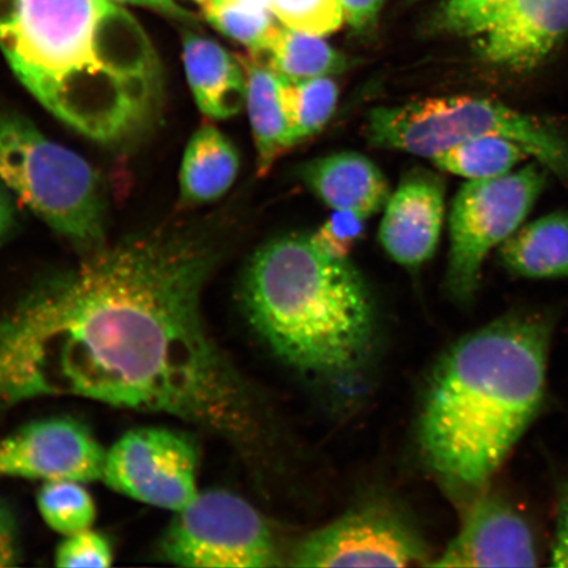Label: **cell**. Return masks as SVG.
Here are the masks:
<instances>
[{
  "label": "cell",
  "mask_w": 568,
  "mask_h": 568,
  "mask_svg": "<svg viewBox=\"0 0 568 568\" xmlns=\"http://www.w3.org/2000/svg\"><path fill=\"white\" fill-rule=\"evenodd\" d=\"M216 261L201 233L159 230L36 284L0 317V410L81 397L243 442L246 390L202 316Z\"/></svg>",
  "instance_id": "1"
},
{
  "label": "cell",
  "mask_w": 568,
  "mask_h": 568,
  "mask_svg": "<svg viewBox=\"0 0 568 568\" xmlns=\"http://www.w3.org/2000/svg\"><path fill=\"white\" fill-rule=\"evenodd\" d=\"M0 51L40 104L91 140L122 144L159 116V54L122 4L0 0Z\"/></svg>",
  "instance_id": "2"
},
{
  "label": "cell",
  "mask_w": 568,
  "mask_h": 568,
  "mask_svg": "<svg viewBox=\"0 0 568 568\" xmlns=\"http://www.w3.org/2000/svg\"><path fill=\"white\" fill-rule=\"evenodd\" d=\"M552 326L515 314L460 338L426 394L418 443L433 474L474 499L535 422L546 394Z\"/></svg>",
  "instance_id": "3"
},
{
  "label": "cell",
  "mask_w": 568,
  "mask_h": 568,
  "mask_svg": "<svg viewBox=\"0 0 568 568\" xmlns=\"http://www.w3.org/2000/svg\"><path fill=\"white\" fill-rule=\"evenodd\" d=\"M248 323L287 365L345 379L368 358L374 312L347 258L320 251L311 236H286L255 252L241 290Z\"/></svg>",
  "instance_id": "4"
},
{
  "label": "cell",
  "mask_w": 568,
  "mask_h": 568,
  "mask_svg": "<svg viewBox=\"0 0 568 568\" xmlns=\"http://www.w3.org/2000/svg\"><path fill=\"white\" fill-rule=\"evenodd\" d=\"M0 182L84 253L103 246L106 197L102 176L80 154L13 112L0 111Z\"/></svg>",
  "instance_id": "5"
},
{
  "label": "cell",
  "mask_w": 568,
  "mask_h": 568,
  "mask_svg": "<svg viewBox=\"0 0 568 568\" xmlns=\"http://www.w3.org/2000/svg\"><path fill=\"white\" fill-rule=\"evenodd\" d=\"M487 134L520 142L545 169L568 178V144L554 128L486 98H432L378 106L366 124L373 145L429 159Z\"/></svg>",
  "instance_id": "6"
},
{
  "label": "cell",
  "mask_w": 568,
  "mask_h": 568,
  "mask_svg": "<svg viewBox=\"0 0 568 568\" xmlns=\"http://www.w3.org/2000/svg\"><path fill=\"white\" fill-rule=\"evenodd\" d=\"M159 557L181 567L268 568L283 556L265 518L243 497L201 493L175 513L161 538Z\"/></svg>",
  "instance_id": "7"
},
{
  "label": "cell",
  "mask_w": 568,
  "mask_h": 568,
  "mask_svg": "<svg viewBox=\"0 0 568 568\" xmlns=\"http://www.w3.org/2000/svg\"><path fill=\"white\" fill-rule=\"evenodd\" d=\"M544 170L529 165L493 180L468 181L452 205L446 283L457 300L477 291L489 253L521 229L546 183Z\"/></svg>",
  "instance_id": "8"
},
{
  "label": "cell",
  "mask_w": 568,
  "mask_h": 568,
  "mask_svg": "<svg viewBox=\"0 0 568 568\" xmlns=\"http://www.w3.org/2000/svg\"><path fill=\"white\" fill-rule=\"evenodd\" d=\"M423 538L406 518L381 503L365 504L312 531L295 546V567H408L429 565Z\"/></svg>",
  "instance_id": "9"
},
{
  "label": "cell",
  "mask_w": 568,
  "mask_h": 568,
  "mask_svg": "<svg viewBox=\"0 0 568 568\" xmlns=\"http://www.w3.org/2000/svg\"><path fill=\"white\" fill-rule=\"evenodd\" d=\"M197 468L199 452L187 436L142 428L106 450L102 480L131 499L178 513L201 494Z\"/></svg>",
  "instance_id": "10"
},
{
  "label": "cell",
  "mask_w": 568,
  "mask_h": 568,
  "mask_svg": "<svg viewBox=\"0 0 568 568\" xmlns=\"http://www.w3.org/2000/svg\"><path fill=\"white\" fill-rule=\"evenodd\" d=\"M105 454L84 425L51 418L0 439V478L102 480Z\"/></svg>",
  "instance_id": "11"
},
{
  "label": "cell",
  "mask_w": 568,
  "mask_h": 568,
  "mask_svg": "<svg viewBox=\"0 0 568 568\" xmlns=\"http://www.w3.org/2000/svg\"><path fill=\"white\" fill-rule=\"evenodd\" d=\"M538 548L527 518L508 501L483 491L474 497L457 536L429 566L535 567Z\"/></svg>",
  "instance_id": "12"
},
{
  "label": "cell",
  "mask_w": 568,
  "mask_h": 568,
  "mask_svg": "<svg viewBox=\"0 0 568 568\" xmlns=\"http://www.w3.org/2000/svg\"><path fill=\"white\" fill-rule=\"evenodd\" d=\"M568 33V0H514L478 36L483 60L509 71L535 69Z\"/></svg>",
  "instance_id": "13"
},
{
  "label": "cell",
  "mask_w": 568,
  "mask_h": 568,
  "mask_svg": "<svg viewBox=\"0 0 568 568\" xmlns=\"http://www.w3.org/2000/svg\"><path fill=\"white\" fill-rule=\"evenodd\" d=\"M445 216V187L439 178L414 173L390 194L379 241L396 264L418 267L437 251Z\"/></svg>",
  "instance_id": "14"
},
{
  "label": "cell",
  "mask_w": 568,
  "mask_h": 568,
  "mask_svg": "<svg viewBox=\"0 0 568 568\" xmlns=\"http://www.w3.org/2000/svg\"><path fill=\"white\" fill-rule=\"evenodd\" d=\"M182 59L199 110L215 120L239 115L246 103V73L240 57L203 34L183 31Z\"/></svg>",
  "instance_id": "15"
},
{
  "label": "cell",
  "mask_w": 568,
  "mask_h": 568,
  "mask_svg": "<svg viewBox=\"0 0 568 568\" xmlns=\"http://www.w3.org/2000/svg\"><path fill=\"white\" fill-rule=\"evenodd\" d=\"M303 181L332 210L357 213L365 220L385 209L390 196L381 169L354 152L312 161L303 170Z\"/></svg>",
  "instance_id": "16"
},
{
  "label": "cell",
  "mask_w": 568,
  "mask_h": 568,
  "mask_svg": "<svg viewBox=\"0 0 568 568\" xmlns=\"http://www.w3.org/2000/svg\"><path fill=\"white\" fill-rule=\"evenodd\" d=\"M239 57L246 73L245 106L257 151V172L265 176L274 163L295 146L283 104L282 78L260 54Z\"/></svg>",
  "instance_id": "17"
},
{
  "label": "cell",
  "mask_w": 568,
  "mask_h": 568,
  "mask_svg": "<svg viewBox=\"0 0 568 568\" xmlns=\"http://www.w3.org/2000/svg\"><path fill=\"white\" fill-rule=\"evenodd\" d=\"M240 170L236 146L222 131L203 125L190 139L181 173V203L187 207L217 201L232 187Z\"/></svg>",
  "instance_id": "18"
},
{
  "label": "cell",
  "mask_w": 568,
  "mask_h": 568,
  "mask_svg": "<svg viewBox=\"0 0 568 568\" xmlns=\"http://www.w3.org/2000/svg\"><path fill=\"white\" fill-rule=\"evenodd\" d=\"M499 252L501 264L521 278H568V212H552L523 225Z\"/></svg>",
  "instance_id": "19"
},
{
  "label": "cell",
  "mask_w": 568,
  "mask_h": 568,
  "mask_svg": "<svg viewBox=\"0 0 568 568\" xmlns=\"http://www.w3.org/2000/svg\"><path fill=\"white\" fill-rule=\"evenodd\" d=\"M266 62L283 80L295 82L343 73L349 65L344 54L332 48L322 36L278 26L270 40Z\"/></svg>",
  "instance_id": "20"
},
{
  "label": "cell",
  "mask_w": 568,
  "mask_h": 568,
  "mask_svg": "<svg viewBox=\"0 0 568 568\" xmlns=\"http://www.w3.org/2000/svg\"><path fill=\"white\" fill-rule=\"evenodd\" d=\"M528 158L531 154L520 142L499 134H487L462 142L432 161L446 173L468 181H483L513 173Z\"/></svg>",
  "instance_id": "21"
},
{
  "label": "cell",
  "mask_w": 568,
  "mask_h": 568,
  "mask_svg": "<svg viewBox=\"0 0 568 568\" xmlns=\"http://www.w3.org/2000/svg\"><path fill=\"white\" fill-rule=\"evenodd\" d=\"M282 98L296 145L315 136L329 122L336 111L338 87L331 77L295 82L282 78Z\"/></svg>",
  "instance_id": "22"
},
{
  "label": "cell",
  "mask_w": 568,
  "mask_h": 568,
  "mask_svg": "<svg viewBox=\"0 0 568 568\" xmlns=\"http://www.w3.org/2000/svg\"><path fill=\"white\" fill-rule=\"evenodd\" d=\"M42 520L62 536L91 528L97 517L95 501L75 480L45 481L38 496Z\"/></svg>",
  "instance_id": "23"
},
{
  "label": "cell",
  "mask_w": 568,
  "mask_h": 568,
  "mask_svg": "<svg viewBox=\"0 0 568 568\" xmlns=\"http://www.w3.org/2000/svg\"><path fill=\"white\" fill-rule=\"evenodd\" d=\"M202 11L215 30L240 42L253 54L266 51L278 28L272 11L241 3L239 0H217Z\"/></svg>",
  "instance_id": "24"
},
{
  "label": "cell",
  "mask_w": 568,
  "mask_h": 568,
  "mask_svg": "<svg viewBox=\"0 0 568 568\" xmlns=\"http://www.w3.org/2000/svg\"><path fill=\"white\" fill-rule=\"evenodd\" d=\"M270 11L283 26L322 38L338 31L345 21L339 0H272Z\"/></svg>",
  "instance_id": "25"
},
{
  "label": "cell",
  "mask_w": 568,
  "mask_h": 568,
  "mask_svg": "<svg viewBox=\"0 0 568 568\" xmlns=\"http://www.w3.org/2000/svg\"><path fill=\"white\" fill-rule=\"evenodd\" d=\"M514 0H444L437 12L439 30L457 36L485 33Z\"/></svg>",
  "instance_id": "26"
},
{
  "label": "cell",
  "mask_w": 568,
  "mask_h": 568,
  "mask_svg": "<svg viewBox=\"0 0 568 568\" xmlns=\"http://www.w3.org/2000/svg\"><path fill=\"white\" fill-rule=\"evenodd\" d=\"M59 567H110L113 562L112 546L101 532L90 529L65 536L54 554Z\"/></svg>",
  "instance_id": "27"
},
{
  "label": "cell",
  "mask_w": 568,
  "mask_h": 568,
  "mask_svg": "<svg viewBox=\"0 0 568 568\" xmlns=\"http://www.w3.org/2000/svg\"><path fill=\"white\" fill-rule=\"evenodd\" d=\"M365 233V219L349 211H335L311 240L320 251L336 258H347Z\"/></svg>",
  "instance_id": "28"
},
{
  "label": "cell",
  "mask_w": 568,
  "mask_h": 568,
  "mask_svg": "<svg viewBox=\"0 0 568 568\" xmlns=\"http://www.w3.org/2000/svg\"><path fill=\"white\" fill-rule=\"evenodd\" d=\"M21 549L16 515L4 500L0 499V568L17 567Z\"/></svg>",
  "instance_id": "29"
},
{
  "label": "cell",
  "mask_w": 568,
  "mask_h": 568,
  "mask_svg": "<svg viewBox=\"0 0 568 568\" xmlns=\"http://www.w3.org/2000/svg\"><path fill=\"white\" fill-rule=\"evenodd\" d=\"M345 19L355 30H367L375 24L385 0H339Z\"/></svg>",
  "instance_id": "30"
},
{
  "label": "cell",
  "mask_w": 568,
  "mask_h": 568,
  "mask_svg": "<svg viewBox=\"0 0 568 568\" xmlns=\"http://www.w3.org/2000/svg\"><path fill=\"white\" fill-rule=\"evenodd\" d=\"M113 3L142 7L161 13L170 19L183 21V23L195 24L196 18L184 7L174 2V0H111Z\"/></svg>",
  "instance_id": "31"
},
{
  "label": "cell",
  "mask_w": 568,
  "mask_h": 568,
  "mask_svg": "<svg viewBox=\"0 0 568 568\" xmlns=\"http://www.w3.org/2000/svg\"><path fill=\"white\" fill-rule=\"evenodd\" d=\"M551 559L554 566L568 568V496L560 508Z\"/></svg>",
  "instance_id": "32"
},
{
  "label": "cell",
  "mask_w": 568,
  "mask_h": 568,
  "mask_svg": "<svg viewBox=\"0 0 568 568\" xmlns=\"http://www.w3.org/2000/svg\"><path fill=\"white\" fill-rule=\"evenodd\" d=\"M6 190L4 184L0 182V246L10 236L13 224H16V209H13L12 199Z\"/></svg>",
  "instance_id": "33"
},
{
  "label": "cell",
  "mask_w": 568,
  "mask_h": 568,
  "mask_svg": "<svg viewBox=\"0 0 568 568\" xmlns=\"http://www.w3.org/2000/svg\"><path fill=\"white\" fill-rule=\"evenodd\" d=\"M199 6H201V9H205V7H209L212 3L217 2V0H194Z\"/></svg>",
  "instance_id": "34"
},
{
  "label": "cell",
  "mask_w": 568,
  "mask_h": 568,
  "mask_svg": "<svg viewBox=\"0 0 568 568\" xmlns=\"http://www.w3.org/2000/svg\"><path fill=\"white\" fill-rule=\"evenodd\" d=\"M409 2H418V0H409Z\"/></svg>",
  "instance_id": "35"
}]
</instances>
